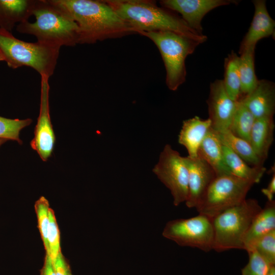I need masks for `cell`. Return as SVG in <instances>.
Returning <instances> with one entry per match:
<instances>
[{"label": "cell", "instance_id": "obj_1", "mask_svg": "<svg viewBox=\"0 0 275 275\" xmlns=\"http://www.w3.org/2000/svg\"><path fill=\"white\" fill-rule=\"evenodd\" d=\"M49 1L76 23L79 44H93L135 34L104 0Z\"/></svg>", "mask_w": 275, "mask_h": 275}, {"label": "cell", "instance_id": "obj_2", "mask_svg": "<svg viewBox=\"0 0 275 275\" xmlns=\"http://www.w3.org/2000/svg\"><path fill=\"white\" fill-rule=\"evenodd\" d=\"M134 31L141 32L169 31L175 32L199 43L207 37L200 35L173 11L157 5L151 0H104Z\"/></svg>", "mask_w": 275, "mask_h": 275}, {"label": "cell", "instance_id": "obj_3", "mask_svg": "<svg viewBox=\"0 0 275 275\" xmlns=\"http://www.w3.org/2000/svg\"><path fill=\"white\" fill-rule=\"evenodd\" d=\"M33 15L36 21L18 24L16 28L18 32L33 35L38 42L60 48L79 44L76 23L49 0H36Z\"/></svg>", "mask_w": 275, "mask_h": 275}, {"label": "cell", "instance_id": "obj_4", "mask_svg": "<svg viewBox=\"0 0 275 275\" xmlns=\"http://www.w3.org/2000/svg\"><path fill=\"white\" fill-rule=\"evenodd\" d=\"M60 48L37 41L28 42L0 28V51L8 66L13 69L32 68L40 76L50 77L56 69Z\"/></svg>", "mask_w": 275, "mask_h": 275}, {"label": "cell", "instance_id": "obj_5", "mask_svg": "<svg viewBox=\"0 0 275 275\" xmlns=\"http://www.w3.org/2000/svg\"><path fill=\"white\" fill-rule=\"evenodd\" d=\"M261 209L257 200L245 199L240 204L213 218V250L217 252L243 250V238L253 219Z\"/></svg>", "mask_w": 275, "mask_h": 275}, {"label": "cell", "instance_id": "obj_6", "mask_svg": "<svg viewBox=\"0 0 275 275\" xmlns=\"http://www.w3.org/2000/svg\"><path fill=\"white\" fill-rule=\"evenodd\" d=\"M158 48L164 63L168 88L175 91L185 81V61L200 44L182 35L169 31L141 32Z\"/></svg>", "mask_w": 275, "mask_h": 275}, {"label": "cell", "instance_id": "obj_7", "mask_svg": "<svg viewBox=\"0 0 275 275\" xmlns=\"http://www.w3.org/2000/svg\"><path fill=\"white\" fill-rule=\"evenodd\" d=\"M254 184L232 174L216 177L196 208L199 214L212 219L242 203Z\"/></svg>", "mask_w": 275, "mask_h": 275}, {"label": "cell", "instance_id": "obj_8", "mask_svg": "<svg viewBox=\"0 0 275 275\" xmlns=\"http://www.w3.org/2000/svg\"><path fill=\"white\" fill-rule=\"evenodd\" d=\"M162 235L180 246L198 248L205 252L213 250L212 219L201 214L189 218L170 221L163 230Z\"/></svg>", "mask_w": 275, "mask_h": 275}, {"label": "cell", "instance_id": "obj_9", "mask_svg": "<svg viewBox=\"0 0 275 275\" xmlns=\"http://www.w3.org/2000/svg\"><path fill=\"white\" fill-rule=\"evenodd\" d=\"M153 172L170 190L175 206L185 202L188 196V173L183 157L167 144Z\"/></svg>", "mask_w": 275, "mask_h": 275}, {"label": "cell", "instance_id": "obj_10", "mask_svg": "<svg viewBox=\"0 0 275 275\" xmlns=\"http://www.w3.org/2000/svg\"><path fill=\"white\" fill-rule=\"evenodd\" d=\"M49 77L41 76V95L39 115L35 128L34 136L30 143L43 161L51 156L56 142L49 111Z\"/></svg>", "mask_w": 275, "mask_h": 275}, {"label": "cell", "instance_id": "obj_11", "mask_svg": "<svg viewBox=\"0 0 275 275\" xmlns=\"http://www.w3.org/2000/svg\"><path fill=\"white\" fill-rule=\"evenodd\" d=\"M233 0H162L161 6L181 15L188 26L199 34H203L201 21L212 10L222 6L236 4Z\"/></svg>", "mask_w": 275, "mask_h": 275}, {"label": "cell", "instance_id": "obj_12", "mask_svg": "<svg viewBox=\"0 0 275 275\" xmlns=\"http://www.w3.org/2000/svg\"><path fill=\"white\" fill-rule=\"evenodd\" d=\"M207 103L211 128L217 132L229 130L236 101L229 97L222 79H216L210 84Z\"/></svg>", "mask_w": 275, "mask_h": 275}, {"label": "cell", "instance_id": "obj_13", "mask_svg": "<svg viewBox=\"0 0 275 275\" xmlns=\"http://www.w3.org/2000/svg\"><path fill=\"white\" fill-rule=\"evenodd\" d=\"M183 158L188 173V193L185 204L189 208H196L216 176L212 168L200 157Z\"/></svg>", "mask_w": 275, "mask_h": 275}, {"label": "cell", "instance_id": "obj_14", "mask_svg": "<svg viewBox=\"0 0 275 275\" xmlns=\"http://www.w3.org/2000/svg\"><path fill=\"white\" fill-rule=\"evenodd\" d=\"M256 119L273 118L275 85L267 79L259 80L254 89L239 99Z\"/></svg>", "mask_w": 275, "mask_h": 275}, {"label": "cell", "instance_id": "obj_15", "mask_svg": "<svg viewBox=\"0 0 275 275\" xmlns=\"http://www.w3.org/2000/svg\"><path fill=\"white\" fill-rule=\"evenodd\" d=\"M255 13L251 25L239 47V54L250 48H255L261 39L274 34L275 21L269 15L264 0L253 1Z\"/></svg>", "mask_w": 275, "mask_h": 275}, {"label": "cell", "instance_id": "obj_16", "mask_svg": "<svg viewBox=\"0 0 275 275\" xmlns=\"http://www.w3.org/2000/svg\"><path fill=\"white\" fill-rule=\"evenodd\" d=\"M211 128L209 119H202L195 116L183 122L178 142L186 149L188 156L198 157V149Z\"/></svg>", "mask_w": 275, "mask_h": 275}, {"label": "cell", "instance_id": "obj_17", "mask_svg": "<svg viewBox=\"0 0 275 275\" xmlns=\"http://www.w3.org/2000/svg\"><path fill=\"white\" fill-rule=\"evenodd\" d=\"M275 230V201H268L256 214L243 239V250H251L261 237Z\"/></svg>", "mask_w": 275, "mask_h": 275}, {"label": "cell", "instance_id": "obj_18", "mask_svg": "<svg viewBox=\"0 0 275 275\" xmlns=\"http://www.w3.org/2000/svg\"><path fill=\"white\" fill-rule=\"evenodd\" d=\"M198 156L212 168L216 177L232 174L225 162L222 143L216 132L211 128L198 149Z\"/></svg>", "mask_w": 275, "mask_h": 275}, {"label": "cell", "instance_id": "obj_19", "mask_svg": "<svg viewBox=\"0 0 275 275\" xmlns=\"http://www.w3.org/2000/svg\"><path fill=\"white\" fill-rule=\"evenodd\" d=\"M36 0H0V28L11 31L15 24L28 21Z\"/></svg>", "mask_w": 275, "mask_h": 275}, {"label": "cell", "instance_id": "obj_20", "mask_svg": "<svg viewBox=\"0 0 275 275\" xmlns=\"http://www.w3.org/2000/svg\"><path fill=\"white\" fill-rule=\"evenodd\" d=\"M273 118L256 119L253 126L250 143L260 159L264 162L273 141Z\"/></svg>", "mask_w": 275, "mask_h": 275}, {"label": "cell", "instance_id": "obj_21", "mask_svg": "<svg viewBox=\"0 0 275 275\" xmlns=\"http://www.w3.org/2000/svg\"><path fill=\"white\" fill-rule=\"evenodd\" d=\"M222 151L225 162L232 175L252 181L255 184L260 181L266 171L265 167L249 166L242 159L223 143Z\"/></svg>", "mask_w": 275, "mask_h": 275}, {"label": "cell", "instance_id": "obj_22", "mask_svg": "<svg viewBox=\"0 0 275 275\" xmlns=\"http://www.w3.org/2000/svg\"><path fill=\"white\" fill-rule=\"evenodd\" d=\"M216 133L222 143L246 163L252 167H263L264 162L255 153L250 143L235 136L230 130Z\"/></svg>", "mask_w": 275, "mask_h": 275}, {"label": "cell", "instance_id": "obj_23", "mask_svg": "<svg viewBox=\"0 0 275 275\" xmlns=\"http://www.w3.org/2000/svg\"><path fill=\"white\" fill-rule=\"evenodd\" d=\"M255 49H248L240 53L238 57V70L241 84L240 98L250 93L259 81L255 72Z\"/></svg>", "mask_w": 275, "mask_h": 275}, {"label": "cell", "instance_id": "obj_24", "mask_svg": "<svg viewBox=\"0 0 275 275\" xmlns=\"http://www.w3.org/2000/svg\"><path fill=\"white\" fill-rule=\"evenodd\" d=\"M238 57L239 56L234 51H232L225 58L224 78L222 79L227 93L234 101L239 100L241 96Z\"/></svg>", "mask_w": 275, "mask_h": 275}, {"label": "cell", "instance_id": "obj_25", "mask_svg": "<svg viewBox=\"0 0 275 275\" xmlns=\"http://www.w3.org/2000/svg\"><path fill=\"white\" fill-rule=\"evenodd\" d=\"M256 118L240 101L236 108L229 130L235 136L250 143L251 132Z\"/></svg>", "mask_w": 275, "mask_h": 275}, {"label": "cell", "instance_id": "obj_26", "mask_svg": "<svg viewBox=\"0 0 275 275\" xmlns=\"http://www.w3.org/2000/svg\"><path fill=\"white\" fill-rule=\"evenodd\" d=\"M32 122V120L30 118L9 119L0 116V139L15 141L21 144L22 141L20 139V132Z\"/></svg>", "mask_w": 275, "mask_h": 275}, {"label": "cell", "instance_id": "obj_27", "mask_svg": "<svg viewBox=\"0 0 275 275\" xmlns=\"http://www.w3.org/2000/svg\"><path fill=\"white\" fill-rule=\"evenodd\" d=\"M34 208L36 214L38 228L41 235L46 254H49V246L47 240L49 226V203L44 196L40 197L35 203Z\"/></svg>", "mask_w": 275, "mask_h": 275}, {"label": "cell", "instance_id": "obj_28", "mask_svg": "<svg viewBox=\"0 0 275 275\" xmlns=\"http://www.w3.org/2000/svg\"><path fill=\"white\" fill-rule=\"evenodd\" d=\"M252 250L256 251L270 265H275V230L257 240L249 251Z\"/></svg>", "mask_w": 275, "mask_h": 275}, {"label": "cell", "instance_id": "obj_29", "mask_svg": "<svg viewBox=\"0 0 275 275\" xmlns=\"http://www.w3.org/2000/svg\"><path fill=\"white\" fill-rule=\"evenodd\" d=\"M49 226L47 240L49 246V254L52 263L58 254L61 252L60 246V232L53 210H49Z\"/></svg>", "mask_w": 275, "mask_h": 275}, {"label": "cell", "instance_id": "obj_30", "mask_svg": "<svg viewBox=\"0 0 275 275\" xmlns=\"http://www.w3.org/2000/svg\"><path fill=\"white\" fill-rule=\"evenodd\" d=\"M249 261L242 269L241 275H267L271 266L256 251L248 252Z\"/></svg>", "mask_w": 275, "mask_h": 275}, {"label": "cell", "instance_id": "obj_31", "mask_svg": "<svg viewBox=\"0 0 275 275\" xmlns=\"http://www.w3.org/2000/svg\"><path fill=\"white\" fill-rule=\"evenodd\" d=\"M52 264L56 275H73L70 265L62 252L58 254Z\"/></svg>", "mask_w": 275, "mask_h": 275}, {"label": "cell", "instance_id": "obj_32", "mask_svg": "<svg viewBox=\"0 0 275 275\" xmlns=\"http://www.w3.org/2000/svg\"><path fill=\"white\" fill-rule=\"evenodd\" d=\"M262 193L268 199V201H271L273 199L275 193V172H272L271 179L266 188L261 190Z\"/></svg>", "mask_w": 275, "mask_h": 275}, {"label": "cell", "instance_id": "obj_33", "mask_svg": "<svg viewBox=\"0 0 275 275\" xmlns=\"http://www.w3.org/2000/svg\"><path fill=\"white\" fill-rule=\"evenodd\" d=\"M41 275H56L52 260L50 256L46 254L44 258L43 266L41 270Z\"/></svg>", "mask_w": 275, "mask_h": 275}, {"label": "cell", "instance_id": "obj_34", "mask_svg": "<svg viewBox=\"0 0 275 275\" xmlns=\"http://www.w3.org/2000/svg\"><path fill=\"white\" fill-rule=\"evenodd\" d=\"M267 275H275V265L271 266Z\"/></svg>", "mask_w": 275, "mask_h": 275}, {"label": "cell", "instance_id": "obj_35", "mask_svg": "<svg viewBox=\"0 0 275 275\" xmlns=\"http://www.w3.org/2000/svg\"><path fill=\"white\" fill-rule=\"evenodd\" d=\"M7 141L6 139H0V147Z\"/></svg>", "mask_w": 275, "mask_h": 275}, {"label": "cell", "instance_id": "obj_36", "mask_svg": "<svg viewBox=\"0 0 275 275\" xmlns=\"http://www.w3.org/2000/svg\"><path fill=\"white\" fill-rule=\"evenodd\" d=\"M1 61H4V58L0 51V62Z\"/></svg>", "mask_w": 275, "mask_h": 275}]
</instances>
